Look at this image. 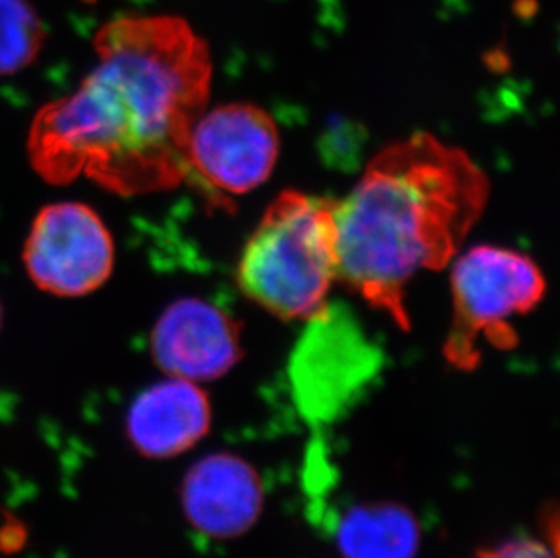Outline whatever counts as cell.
Listing matches in <instances>:
<instances>
[{
  "label": "cell",
  "instance_id": "obj_1",
  "mask_svg": "<svg viewBox=\"0 0 560 558\" xmlns=\"http://www.w3.org/2000/svg\"><path fill=\"white\" fill-rule=\"evenodd\" d=\"M98 62L38 109L27 156L48 184L84 176L120 196L175 189L211 93L209 46L180 16L124 15L98 30Z\"/></svg>",
  "mask_w": 560,
  "mask_h": 558
},
{
  "label": "cell",
  "instance_id": "obj_2",
  "mask_svg": "<svg viewBox=\"0 0 560 558\" xmlns=\"http://www.w3.org/2000/svg\"><path fill=\"white\" fill-rule=\"evenodd\" d=\"M488 195L487 173L463 149L429 132L392 143L336 201L338 279L408 330L407 284L452 261Z\"/></svg>",
  "mask_w": 560,
  "mask_h": 558
},
{
  "label": "cell",
  "instance_id": "obj_3",
  "mask_svg": "<svg viewBox=\"0 0 560 558\" xmlns=\"http://www.w3.org/2000/svg\"><path fill=\"white\" fill-rule=\"evenodd\" d=\"M338 279L336 201L281 193L240 259L245 295L280 319H308L327 305Z\"/></svg>",
  "mask_w": 560,
  "mask_h": 558
},
{
  "label": "cell",
  "instance_id": "obj_4",
  "mask_svg": "<svg viewBox=\"0 0 560 558\" xmlns=\"http://www.w3.org/2000/svg\"><path fill=\"white\" fill-rule=\"evenodd\" d=\"M545 292V276L526 254L481 245L460 256L452 272L454 317L444 342L450 363L476 367L481 336L499 348L515 347L508 319L532 311Z\"/></svg>",
  "mask_w": 560,
  "mask_h": 558
},
{
  "label": "cell",
  "instance_id": "obj_5",
  "mask_svg": "<svg viewBox=\"0 0 560 558\" xmlns=\"http://www.w3.org/2000/svg\"><path fill=\"white\" fill-rule=\"evenodd\" d=\"M22 258L37 289L59 298H82L112 278L115 242L95 209L80 201H57L33 220Z\"/></svg>",
  "mask_w": 560,
  "mask_h": 558
},
{
  "label": "cell",
  "instance_id": "obj_6",
  "mask_svg": "<svg viewBox=\"0 0 560 558\" xmlns=\"http://www.w3.org/2000/svg\"><path fill=\"white\" fill-rule=\"evenodd\" d=\"M307 322L292 353V383L303 410L330 416L374 377L380 350L343 303H327Z\"/></svg>",
  "mask_w": 560,
  "mask_h": 558
},
{
  "label": "cell",
  "instance_id": "obj_7",
  "mask_svg": "<svg viewBox=\"0 0 560 558\" xmlns=\"http://www.w3.org/2000/svg\"><path fill=\"white\" fill-rule=\"evenodd\" d=\"M280 151L278 129L269 113L249 104H229L196 121L190 132L189 176L225 196L247 195L269 178Z\"/></svg>",
  "mask_w": 560,
  "mask_h": 558
},
{
  "label": "cell",
  "instance_id": "obj_8",
  "mask_svg": "<svg viewBox=\"0 0 560 558\" xmlns=\"http://www.w3.org/2000/svg\"><path fill=\"white\" fill-rule=\"evenodd\" d=\"M151 352L154 363L171 377L220 380L242 359L240 325L222 309L186 298L159 317Z\"/></svg>",
  "mask_w": 560,
  "mask_h": 558
},
{
  "label": "cell",
  "instance_id": "obj_9",
  "mask_svg": "<svg viewBox=\"0 0 560 558\" xmlns=\"http://www.w3.org/2000/svg\"><path fill=\"white\" fill-rule=\"evenodd\" d=\"M184 510L190 524L209 537H238L261 510L258 475L234 455L201 458L184 483Z\"/></svg>",
  "mask_w": 560,
  "mask_h": 558
},
{
  "label": "cell",
  "instance_id": "obj_10",
  "mask_svg": "<svg viewBox=\"0 0 560 558\" xmlns=\"http://www.w3.org/2000/svg\"><path fill=\"white\" fill-rule=\"evenodd\" d=\"M211 427V405L195 381L171 377L132 400L127 438L148 457L165 458L195 446Z\"/></svg>",
  "mask_w": 560,
  "mask_h": 558
},
{
  "label": "cell",
  "instance_id": "obj_11",
  "mask_svg": "<svg viewBox=\"0 0 560 558\" xmlns=\"http://www.w3.org/2000/svg\"><path fill=\"white\" fill-rule=\"evenodd\" d=\"M339 544L347 558H413L418 526L401 508H360L341 522Z\"/></svg>",
  "mask_w": 560,
  "mask_h": 558
},
{
  "label": "cell",
  "instance_id": "obj_12",
  "mask_svg": "<svg viewBox=\"0 0 560 558\" xmlns=\"http://www.w3.org/2000/svg\"><path fill=\"white\" fill-rule=\"evenodd\" d=\"M44 43L46 30L30 0H0V77L30 68Z\"/></svg>",
  "mask_w": 560,
  "mask_h": 558
},
{
  "label": "cell",
  "instance_id": "obj_13",
  "mask_svg": "<svg viewBox=\"0 0 560 558\" xmlns=\"http://www.w3.org/2000/svg\"><path fill=\"white\" fill-rule=\"evenodd\" d=\"M477 558H556V555L537 540H512L499 548L482 551Z\"/></svg>",
  "mask_w": 560,
  "mask_h": 558
},
{
  "label": "cell",
  "instance_id": "obj_14",
  "mask_svg": "<svg viewBox=\"0 0 560 558\" xmlns=\"http://www.w3.org/2000/svg\"><path fill=\"white\" fill-rule=\"evenodd\" d=\"M0 328H2V306H0Z\"/></svg>",
  "mask_w": 560,
  "mask_h": 558
}]
</instances>
